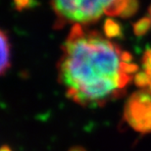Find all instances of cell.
<instances>
[{
  "mask_svg": "<svg viewBox=\"0 0 151 151\" xmlns=\"http://www.w3.org/2000/svg\"><path fill=\"white\" fill-rule=\"evenodd\" d=\"M137 70L131 55L110 38L73 26L62 46L58 78L69 98L96 107L124 94Z\"/></svg>",
  "mask_w": 151,
  "mask_h": 151,
  "instance_id": "1",
  "label": "cell"
},
{
  "mask_svg": "<svg viewBox=\"0 0 151 151\" xmlns=\"http://www.w3.org/2000/svg\"><path fill=\"white\" fill-rule=\"evenodd\" d=\"M57 23L84 27L104 15H129L137 8V0H50Z\"/></svg>",
  "mask_w": 151,
  "mask_h": 151,
  "instance_id": "2",
  "label": "cell"
},
{
  "mask_svg": "<svg viewBox=\"0 0 151 151\" xmlns=\"http://www.w3.org/2000/svg\"><path fill=\"white\" fill-rule=\"evenodd\" d=\"M143 72L134 77V81L138 86L148 87L151 93V49L143 56Z\"/></svg>",
  "mask_w": 151,
  "mask_h": 151,
  "instance_id": "3",
  "label": "cell"
},
{
  "mask_svg": "<svg viewBox=\"0 0 151 151\" xmlns=\"http://www.w3.org/2000/svg\"><path fill=\"white\" fill-rule=\"evenodd\" d=\"M1 60H0V73L4 75L8 71L11 63V47L9 38L4 31H1Z\"/></svg>",
  "mask_w": 151,
  "mask_h": 151,
  "instance_id": "4",
  "label": "cell"
},
{
  "mask_svg": "<svg viewBox=\"0 0 151 151\" xmlns=\"http://www.w3.org/2000/svg\"><path fill=\"white\" fill-rule=\"evenodd\" d=\"M1 151H11V149L7 146H3L1 148Z\"/></svg>",
  "mask_w": 151,
  "mask_h": 151,
  "instance_id": "5",
  "label": "cell"
},
{
  "mask_svg": "<svg viewBox=\"0 0 151 151\" xmlns=\"http://www.w3.org/2000/svg\"><path fill=\"white\" fill-rule=\"evenodd\" d=\"M149 22L151 23V5L149 7Z\"/></svg>",
  "mask_w": 151,
  "mask_h": 151,
  "instance_id": "6",
  "label": "cell"
}]
</instances>
